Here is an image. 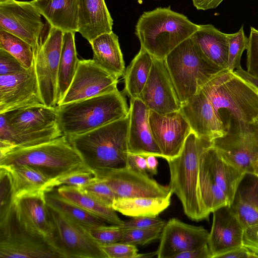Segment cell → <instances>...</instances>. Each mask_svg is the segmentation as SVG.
<instances>
[{"instance_id":"9","label":"cell","mask_w":258,"mask_h":258,"mask_svg":"<svg viewBox=\"0 0 258 258\" xmlns=\"http://www.w3.org/2000/svg\"><path fill=\"white\" fill-rule=\"evenodd\" d=\"M226 133L212 141V146L227 162L255 175L258 171V120H229Z\"/></svg>"},{"instance_id":"15","label":"cell","mask_w":258,"mask_h":258,"mask_svg":"<svg viewBox=\"0 0 258 258\" xmlns=\"http://www.w3.org/2000/svg\"><path fill=\"white\" fill-rule=\"evenodd\" d=\"M118 80L93 59L79 60L73 80L58 105L115 91L118 90Z\"/></svg>"},{"instance_id":"43","label":"cell","mask_w":258,"mask_h":258,"mask_svg":"<svg viewBox=\"0 0 258 258\" xmlns=\"http://www.w3.org/2000/svg\"><path fill=\"white\" fill-rule=\"evenodd\" d=\"M107 258H139L145 256L140 254L136 245L121 242L100 244Z\"/></svg>"},{"instance_id":"34","label":"cell","mask_w":258,"mask_h":258,"mask_svg":"<svg viewBox=\"0 0 258 258\" xmlns=\"http://www.w3.org/2000/svg\"><path fill=\"white\" fill-rule=\"evenodd\" d=\"M154 57L141 47L127 68L124 77V93L130 99L139 98L149 76Z\"/></svg>"},{"instance_id":"41","label":"cell","mask_w":258,"mask_h":258,"mask_svg":"<svg viewBox=\"0 0 258 258\" xmlns=\"http://www.w3.org/2000/svg\"><path fill=\"white\" fill-rule=\"evenodd\" d=\"M90 235L100 244L121 242L123 228L120 225H106L87 229Z\"/></svg>"},{"instance_id":"40","label":"cell","mask_w":258,"mask_h":258,"mask_svg":"<svg viewBox=\"0 0 258 258\" xmlns=\"http://www.w3.org/2000/svg\"><path fill=\"white\" fill-rule=\"evenodd\" d=\"M80 188L100 203L112 208V204L116 199L111 188L103 180L96 177L90 183Z\"/></svg>"},{"instance_id":"18","label":"cell","mask_w":258,"mask_h":258,"mask_svg":"<svg viewBox=\"0 0 258 258\" xmlns=\"http://www.w3.org/2000/svg\"><path fill=\"white\" fill-rule=\"evenodd\" d=\"M149 122L153 136L163 158L167 160L177 156L191 132L188 123L180 111L160 114L150 110Z\"/></svg>"},{"instance_id":"42","label":"cell","mask_w":258,"mask_h":258,"mask_svg":"<svg viewBox=\"0 0 258 258\" xmlns=\"http://www.w3.org/2000/svg\"><path fill=\"white\" fill-rule=\"evenodd\" d=\"M95 178L94 174L86 168L78 170L53 180L50 184L49 191L62 185L74 186L80 188L90 183Z\"/></svg>"},{"instance_id":"21","label":"cell","mask_w":258,"mask_h":258,"mask_svg":"<svg viewBox=\"0 0 258 258\" xmlns=\"http://www.w3.org/2000/svg\"><path fill=\"white\" fill-rule=\"evenodd\" d=\"M45 194L27 195L18 198L14 201L13 208L15 218L22 229L48 241L52 228Z\"/></svg>"},{"instance_id":"1","label":"cell","mask_w":258,"mask_h":258,"mask_svg":"<svg viewBox=\"0 0 258 258\" xmlns=\"http://www.w3.org/2000/svg\"><path fill=\"white\" fill-rule=\"evenodd\" d=\"M127 116L86 133L68 138L84 165L95 177L126 166Z\"/></svg>"},{"instance_id":"16","label":"cell","mask_w":258,"mask_h":258,"mask_svg":"<svg viewBox=\"0 0 258 258\" xmlns=\"http://www.w3.org/2000/svg\"><path fill=\"white\" fill-rule=\"evenodd\" d=\"M43 105L34 62L29 69L0 76V113Z\"/></svg>"},{"instance_id":"24","label":"cell","mask_w":258,"mask_h":258,"mask_svg":"<svg viewBox=\"0 0 258 258\" xmlns=\"http://www.w3.org/2000/svg\"><path fill=\"white\" fill-rule=\"evenodd\" d=\"M78 1V32L89 43L112 31L113 20L104 0Z\"/></svg>"},{"instance_id":"6","label":"cell","mask_w":258,"mask_h":258,"mask_svg":"<svg viewBox=\"0 0 258 258\" xmlns=\"http://www.w3.org/2000/svg\"><path fill=\"white\" fill-rule=\"evenodd\" d=\"M201 90L222 121L226 116L224 124L229 120L246 123L258 120V92L233 72L222 70Z\"/></svg>"},{"instance_id":"30","label":"cell","mask_w":258,"mask_h":258,"mask_svg":"<svg viewBox=\"0 0 258 258\" xmlns=\"http://www.w3.org/2000/svg\"><path fill=\"white\" fill-rule=\"evenodd\" d=\"M10 175L14 201L22 196L49 191L53 181L37 169L28 165L2 167Z\"/></svg>"},{"instance_id":"28","label":"cell","mask_w":258,"mask_h":258,"mask_svg":"<svg viewBox=\"0 0 258 258\" xmlns=\"http://www.w3.org/2000/svg\"><path fill=\"white\" fill-rule=\"evenodd\" d=\"M93 60L100 68L118 78L125 74L124 62L118 36L112 31L103 33L90 43Z\"/></svg>"},{"instance_id":"11","label":"cell","mask_w":258,"mask_h":258,"mask_svg":"<svg viewBox=\"0 0 258 258\" xmlns=\"http://www.w3.org/2000/svg\"><path fill=\"white\" fill-rule=\"evenodd\" d=\"M50 26V25H49ZM63 31L50 26L40 37L34 54V66L44 104L56 107L58 75Z\"/></svg>"},{"instance_id":"20","label":"cell","mask_w":258,"mask_h":258,"mask_svg":"<svg viewBox=\"0 0 258 258\" xmlns=\"http://www.w3.org/2000/svg\"><path fill=\"white\" fill-rule=\"evenodd\" d=\"M179 110L188 123L191 132L200 138L212 141L226 133L224 123L202 90L182 103Z\"/></svg>"},{"instance_id":"44","label":"cell","mask_w":258,"mask_h":258,"mask_svg":"<svg viewBox=\"0 0 258 258\" xmlns=\"http://www.w3.org/2000/svg\"><path fill=\"white\" fill-rule=\"evenodd\" d=\"M246 67L248 74L258 78V30L251 27L248 37Z\"/></svg>"},{"instance_id":"27","label":"cell","mask_w":258,"mask_h":258,"mask_svg":"<svg viewBox=\"0 0 258 258\" xmlns=\"http://www.w3.org/2000/svg\"><path fill=\"white\" fill-rule=\"evenodd\" d=\"M51 26L63 32H78V0H33Z\"/></svg>"},{"instance_id":"51","label":"cell","mask_w":258,"mask_h":258,"mask_svg":"<svg viewBox=\"0 0 258 258\" xmlns=\"http://www.w3.org/2000/svg\"><path fill=\"white\" fill-rule=\"evenodd\" d=\"M234 73L258 92V78L254 77L242 68L235 70Z\"/></svg>"},{"instance_id":"23","label":"cell","mask_w":258,"mask_h":258,"mask_svg":"<svg viewBox=\"0 0 258 258\" xmlns=\"http://www.w3.org/2000/svg\"><path fill=\"white\" fill-rule=\"evenodd\" d=\"M208 245L211 258L220 256L242 245L244 229L240 224L229 206L214 211Z\"/></svg>"},{"instance_id":"32","label":"cell","mask_w":258,"mask_h":258,"mask_svg":"<svg viewBox=\"0 0 258 258\" xmlns=\"http://www.w3.org/2000/svg\"><path fill=\"white\" fill-rule=\"evenodd\" d=\"M75 34L67 31L63 34L58 75L57 106L63 98L78 68L79 59L76 48Z\"/></svg>"},{"instance_id":"39","label":"cell","mask_w":258,"mask_h":258,"mask_svg":"<svg viewBox=\"0 0 258 258\" xmlns=\"http://www.w3.org/2000/svg\"><path fill=\"white\" fill-rule=\"evenodd\" d=\"M163 228L155 229H124L121 242L144 245L160 238Z\"/></svg>"},{"instance_id":"13","label":"cell","mask_w":258,"mask_h":258,"mask_svg":"<svg viewBox=\"0 0 258 258\" xmlns=\"http://www.w3.org/2000/svg\"><path fill=\"white\" fill-rule=\"evenodd\" d=\"M32 1L0 0V28L22 39L36 52L44 25Z\"/></svg>"},{"instance_id":"50","label":"cell","mask_w":258,"mask_h":258,"mask_svg":"<svg viewBox=\"0 0 258 258\" xmlns=\"http://www.w3.org/2000/svg\"><path fill=\"white\" fill-rule=\"evenodd\" d=\"M220 258H255L253 253L243 245L222 254Z\"/></svg>"},{"instance_id":"53","label":"cell","mask_w":258,"mask_h":258,"mask_svg":"<svg viewBox=\"0 0 258 258\" xmlns=\"http://www.w3.org/2000/svg\"><path fill=\"white\" fill-rule=\"evenodd\" d=\"M156 157L153 155L146 157L147 171L151 176L158 173V162Z\"/></svg>"},{"instance_id":"2","label":"cell","mask_w":258,"mask_h":258,"mask_svg":"<svg viewBox=\"0 0 258 258\" xmlns=\"http://www.w3.org/2000/svg\"><path fill=\"white\" fill-rule=\"evenodd\" d=\"M63 136L57 107L35 106L0 113V155Z\"/></svg>"},{"instance_id":"12","label":"cell","mask_w":258,"mask_h":258,"mask_svg":"<svg viewBox=\"0 0 258 258\" xmlns=\"http://www.w3.org/2000/svg\"><path fill=\"white\" fill-rule=\"evenodd\" d=\"M0 258L60 257L46 239L34 236L20 227L12 207L0 217Z\"/></svg>"},{"instance_id":"37","label":"cell","mask_w":258,"mask_h":258,"mask_svg":"<svg viewBox=\"0 0 258 258\" xmlns=\"http://www.w3.org/2000/svg\"><path fill=\"white\" fill-rule=\"evenodd\" d=\"M0 48L9 52L26 69L34 62L33 49L27 42L0 28Z\"/></svg>"},{"instance_id":"46","label":"cell","mask_w":258,"mask_h":258,"mask_svg":"<svg viewBox=\"0 0 258 258\" xmlns=\"http://www.w3.org/2000/svg\"><path fill=\"white\" fill-rule=\"evenodd\" d=\"M25 69L15 57L0 48V76L13 74Z\"/></svg>"},{"instance_id":"36","label":"cell","mask_w":258,"mask_h":258,"mask_svg":"<svg viewBox=\"0 0 258 258\" xmlns=\"http://www.w3.org/2000/svg\"><path fill=\"white\" fill-rule=\"evenodd\" d=\"M204 151L200 160L199 186L202 203L209 215L218 209L229 206L230 204L227 197L217 184L211 173L204 154Z\"/></svg>"},{"instance_id":"49","label":"cell","mask_w":258,"mask_h":258,"mask_svg":"<svg viewBox=\"0 0 258 258\" xmlns=\"http://www.w3.org/2000/svg\"><path fill=\"white\" fill-rule=\"evenodd\" d=\"M126 166L144 174H149L147 171L146 157L128 153Z\"/></svg>"},{"instance_id":"48","label":"cell","mask_w":258,"mask_h":258,"mask_svg":"<svg viewBox=\"0 0 258 258\" xmlns=\"http://www.w3.org/2000/svg\"><path fill=\"white\" fill-rule=\"evenodd\" d=\"M174 258H211L208 244L181 252Z\"/></svg>"},{"instance_id":"38","label":"cell","mask_w":258,"mask_h":258,"mask_svg":"<svg viewBox=\"0 0 258 258\" xmlns=\"http://www.w3.org/2000/svg\"><path fill=\"white\" fill-rule=\"evenodd\" d=\"M228 56L227 70L234 72L241 68L240 60L243 51L246 49L248 37L244 33L243 26L236 32L228 34Z\"/></svg>"},{"instance_id":"4","label":"cell","mask_w":258,"mask_h":258,"mask_svg":"<svg viewBox=\"0 0 258 258\" xmlns=\"http://www.w3.org/2000/svg\"><path fill=\"white\" fill-rule=\"evenodd\" d=\"M56 107L60 128L68 138L119 120L129 113L124 96L118 90Z\"/></svg>"},{"instance_id":"14","label":"cell","mask_w":258,"mask_h":258,"mask_svg":"<svg viewBox=\"0 0 258 258\" xmlns=\"http://www.w3.org/2000/svg\"><path fill=\"white\" fill-rule=\"evenodd\" d=\"M139 98L150 110L158 113L180 110L181 103L165 59L154 57L149 76Z\"/></svg>"},{"instance_id":"25","label":"cell","mask_w":258,"mask_h":258,"mask_svg":"<svg viewBox=\"0 0 258 258\" xmlns=\"http://www.w3.org/2000/svg\"><path fill=\"white\" fill-rule=\"evenodd\" d=\"M244 229L258 225V177L246 173L229 206Z\"/></svg>"},{"instance_id":"3","label":"cell","mask_w":258,"mask_h":258,"mask_svg":"<svg viewBox=\"0 0 258 258\" xmlns=\"http://www.w3.org/2000/svg\"><path fill=\"white\" fill-rule=\"evenodd\" d=\"M211 146V141L191 132L180 153L166 160L170 172L168 186L180 201L184 214L194 221L207 219L209 216L201 199L199 176L201 156Z\"/></svg>"},{"instance_id":"55","label":"cell","mask_w":258,"mask_h":258,"mask_svg":"<svg viewBox=\"0 0 258 258\" xmlns=\"http://www.w3.org/2000/svg\"><path fill=\"white\" fill-rule=\"evenodd\" d=\"M35 1H38V0H35Z\"/></svg>"},{"instance_id":"19","label":"cell","mask_w":258,"mask_h":258,"mask_svg":"<svg viewBox=\"0 0 258 258\" xmlns=\"http://www.w3.org/2000/svg\"><path fill=\"white\" fill-rule=\"evenodd\" d=\"M209 232L202 226L185 223L177 218L165 224L156 255L158 258H174L185 251L208 244Z\"/></svg>"},{"instance_id":"31","label":"cell","mask_w":258,"mask_h":258,"mask_svg":"<svg viewBox=\"0 0 258 258\" xmlns=\"http://www.w3.org/2000/svg\"><path fill=\"white\" fill-rule=\"evenodd\" d=\"M172 195V192L165 198H116L112 207L126 216L157 217L170 206Z\"/></svg>"},{"instance_id":"47","label":"cell","mask_w":258,"mask_h":258,"mask_svg":"<svg viewBox=\"0 0 258 258\" xmlns=\"http://www.w3.org/2000/svg\"><path fill=\"white\" fill-rule=\"evenodd\" d=\"M242 245L251 252L255 258H258V225L244 229Z\"/></svg>"},{"instance_id":"33","label":"cell","mask_w":258,"mask_h":258,"mask_svg":"<svg viewBox=\"0 0 258 258\" xmlns=\"http://www.w3.org/2000/svg\"><path fill=\"white\" fill-rule=\"evenodd\" d=\"M55 188L45 192L46 204L86 229L106 225V221L60 196Z\"/></svg>"},{"instance_id":"26","label":"cell","mask_w":258,"mask_h":258,"mask_svg":"<svg viewBox=\"0 0 258 258\" xmlns=\"http://www.w3.org/2000/svg\"><path fill=\"white\" fill-rule=\"evenodd\" d=\"M191 37L210 62L223 70H227L228 34L211 24H205L199 25L198 29Z\"/></svg>"},{"instance_id":"52","label":"cell","mask_w":258,"mask_h":258,"mask_svg":"<svg viewBox=\"0 0 258 258\" xmlns=\"http://www.w3.org/2000/svg\"><path fill=\"white\" fill-rule=\"evenodd\" d=\"M224 0H192L198 10H207L217 8Z\"/></svg>"},{"instance_id":"5","label":"cell","mask_w":258,"mask_h":258,"mask_svg":"<svg viewBox=\"0 0 258 258\" xmlns=\"http://www.w3.org/2000/svg\"><path fill=\"white\" fill-rule=\"evenodd\" d=\"M198 28L199 25L170 8H157L142 14L136 26L135 34L141 47L153 57L165 59Z\"/></svg>"},{"instance_id":"7","label":"cell","mask_w":258,"mask_h":258,"mask_svg":"<svg viewBox=\"0 0 258 258\" xmlns=\"http://www.w3.org/2000/svg\"><path fill=\"white\" fill-rule=\"evenodd\" d=\"M23 165L38 169L52 180L86 168L66 136L0 155V167Z\"/></svg>"},{"instance_id":"29","label":"cell","mask_w":258,"mask_h":258,"mask_svg":"<svg viewBox=\"0 0 258 258\" xmlns=\"http://www.w3.org/2000/svg\"><path fill=\"white\" fill-rule=\"evenodd\" d=\"M211 173L231 204L238 187L246 174L225 161L212 146L204 152Z\"/></svg>"},{"instance_id":"35","label":"cell","mask_w":258,"mask_h":258,"mask_svg":"<svg viewBox=\"0 0 258 258\" xmlns=\"http://www.w3.org/2000/svg\"><path fill=\"white\" fill-rule=\"evenodd\" d=\"M63 198L76 204L86 211L94 214L112 225H121L122 221L113 208L108 207L83 191L80 188L62 185L56 189Z\"/></svg>"},{"instance_id":"54","label":"cell","mask_w":258,"mask_h":258,"mask_svg":"<svg viewBox=\"0 0 258 258\" xmlns=\"http://www.w3.org/2000/svg\"><path fill=\"white\" fill-rule=\"evenodd\" d=\"M255 176H256L258 177V171L257 172L256 174H255Z\"/></svg>"},{"instance_id":"45","label":"cell","mask_w":258,"mask_h":258,"mask_svg":"<svg viewBox=\"0 0 258 258\" xmlns=\"http://www.w3.org/2000/svg\"><path fill=\"white\" fill-rule=\"evenodd\" d=\"M166 222L160 218L152 216H140L123 221L120 225L124 229H155L163 228Z\"/></svg>"},{"instance_id":"10","label":"cell","mask_w":258,"mask_h":258,"mask_svg":"<svg viewBox=\"0 0 258 258\" xmlns=\"http://www.w3.org/2000/svg\"><path fill=\"white\" fill-rule=\"evenodd\" d=\"M47 208L52 228L48 242L60 258H107L87 229Z\"/></svg>"},{"instance_id":"22","label":"cell","mask_w":258,"mask_h":258,"mask_svg":"<svg viewBox=\"0 0 258 258\" xmlns=\"http://www.w3.org/2000/svg\"><path fill=\"white\" fill-rule=\"evenodd\" d=\"M127 135L128 153L144 157L163 155L153 136L150 122V110L139 98L130 100Z\"/></svg>"},{"instance_id":"17","label":"cell","mask_w":258,"mask_h":258,"mask_svg":"<svg viewBox=\"0 0 258 258\" xmlns=\"http://www.w3.org/2000/svg\"><path fill=\"white\" fill-rule=\"evenodd\" d=\"M97 178L111 188L116 198H165L172 192L168 185L127 166L108 171Z\"/></svg>"},{"instance_id":"8","label":"cell","mask_w":258,"mask_h":258,"mask_svg":"<svg viewBox=\"0 0 258 258\" xmlns=\"http://www.w3.org/2000/svg\"><path fill=\"white\" fill-rule=\"evenodd\" d=\"M181 104L223 69L210 62L190 36L165 58Z\"/></svg>"}]
</instances>
